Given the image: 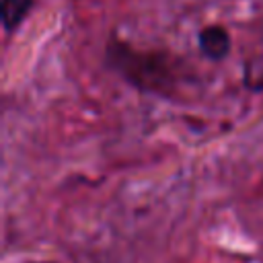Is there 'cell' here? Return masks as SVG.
Listing matches in <instances>:
<instances>
[{"label": "cell", "mask_w": 263, "mask_h": 263, "mask_svg": "<svg viewBox=\"0 0 263 263\" xmlns=\"http://www.w3.org/2000/svg\"><path fill=\"white\" fill-rule=\"evenodd\" d=\"M109 66L142 92L171 95L177 84V64L164 51L138 49L111 35L105 47Z\"/></svg>", "instance_id": "6da1fadb"}, {"label": "cell", "mask_w": 263, "mask_h": 263, "mask_svg": "<svg viewBox=\"0 0 263 263\" xmlns=\"http://www.w3.org/2000/svg\"><path fill=\"white\" fill-rule=\"evenodd\" d=\"M35 0H2V29L4 33H14L29 16Z\"/></svg>", "instance_id": "3957f363"}, {"label": "cell", "mask_w": 263, "mask_h": 263, "mask_svg": "<svg viewBox=\"0 0 263 263\" xmlns=\"http://www.w3.org/2000/svg\"><path fill=\"white\" fill-rule=\"evenodd\" d=\"M197 47L203 58H208L212 62H220L230 53L232 37L224 25L212 23L197 31Z\"/></svg>", "instance_id": "7a4b0ae2"}, {"label": "cell", "mask_w": 263, "mask_h": 263, "mask_svg": "<svg viewBox=\"0 0 263 263\" xmlns=\"http://www.w3.org/2000/svg\"><path fill=\"white\" fill-rule=\"evenodd\" d=\"M35 263H55V261H35Z\"/></svg>", "instance_id": "5b68a950"}, {"label": "cell", "mask_w": 263, "mask_h": 263, "mask_svg": "<svg viewBox=\"0 0 263 263\" xmlns=\"http://www.w3.org/2000/svg\"><path fill=\"white\" fill-rule=\"evenodd\" d=\"M242 84L251 92H263V53H257L245 62Z\"/></svg>", "instance_id": "277c9868"}]
</instances>
